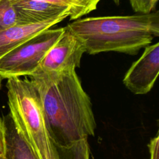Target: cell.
Instances as JSON below:
<instances>
[{
    "mask_svg": "<svg viewBox=\"0 0 159 159\" xmlns=\"http://www.w3.org/2000/svg\"><path fill=\"white\" fill-rule=\"evenodd\" d=\"M55 148L57 159H90L88 139L80 140L65 147L55 145Z\"/></svg>",
    "mask_w": 159,
    "mask_h": 159,
    "instance_id": "obj_11",
    "label": "cell"
},
{
    "mask_svg": "<svg viewBox=\"0 0 159 159\" xmlns=\"http://www.w3.org/2000/svg\"><path fill=\"white\" fill-rule=\"evenodd\" d=\"M6 153V129L3 119L0 116V156L5 157Z\"/></svg>",
    "mask_w": 159,
    "mask_h": 159,
    "instance_id": "obj_15",
    "label": "cell"
},
{
    "mask_svg": "<svg viewBox=\"0 0 159 159\" xmlns=\"http://www.w3.org/2000/svg\"><path fill=\"white\" fill-rule=\"evenodd\" d=\"M16 9L20 24L41 22L64 14H69L67 7L48 3L40 0H10Z\"/></svg>",
    "mask_w": 159,
    "mask_h": 159,
    "instance_id": "obj_8",
    "label": "cell"
},
{
    "mask_svg": "<svg viewBox=\"0 0 159 159\" xmlns=\"http://www.w3.org/2000/svg\"><path fill=\"white\" fill-rule=\"evenodd\" d=\"M90 55L115 52L134 55L159 35V12L91 17L66 25Z\"/></svg>",
    "mask_w": 159,
    "mask_h": 159,
    "instance_id": "obj_2",
    "label": "cell"
},
{
    "mask_svg": "<svg viewBox=\"0 0 159 159\" xmlns=\"http://www.w3.org/2000/svg\"><path fill=\"white\" fill-rule=\"evenodd\" d=\"M158 0H129L132 9L136 13H148L155 9Z\"/></svg>",
    "mask_w": 159,
    "mask_h": 159,
    "instance_id": "obj_13",
    "label": "cell"
},
{
    "mask_svg": "<svg viewBox=\"0 0 159 159\" xmlns=\"http://www.w3.org/2000/svg\"><path fill=\"white\" fill-rule=\"evenodd\" d=\"M159 136L158 134L152 138L148 144L150 159H159Z\"/></svg>",
    "mask_w": 159,
    "mask_h": 159,
    "instance_id": "obj_14",
    "label": "cell"
},
{
    "mask_svg": "<svg viewBox=\"0 0 159 159\" xmlns=\"http://www.w3.org/2000/svg\"><path fill=\"white\" fill-rule=\"evenodd\" d=\"M17 24L19 16L10 0H0V32Z\"/></svg>",
    "mask_w": 159,
    "mask_h": 159,
    "instance_id": "obj_12",
    "label": "cell"
},
{
    "mask_svg": "<svg viewBox=\"0 0 159 159\" xmlns=\"http://www.w3.org/2000/svg\"><path fill=\"white\" fill-rule=\"evenodd\" d=\"M9 114L22 136L38 159H57L45 120L38 89L29 78L7 79Z\"/></svg>",
    "mask_w": 159,
    "mask_h": 159,
    "instance_id": "obj_3",
    "label": "cell"
},
{
    "mask_svg": "<svg viewBox=\"0 0 159 159\" xmlns=\"http://www.w3.org/2000/svg\"><path fill=\"white\" fill-rule=\"evenodd\" d=\"M67 7L70 11V20L80 19L97 9L101 0H40Z\"/></svg>",
    "mask_w": 159,
    "mask_h": 159,
    "instance_id": "obj_10",
    "label": "cell"
},
{
    "mask_svg": "<svg viewBox=\"0 0 159 159\" xmlns=\"http://www.w3.org/2000/svg\"><path fill=\"white\" fill-rule=\"evenodd\" d=\"M3 79H4V78L0 75V88H1V82H2V81Z\"/></svg>",
    "mask_w": 159,
    "mask_h": 159,
    "instance_id": "obj_16",
    "label": "cell"
},
{
    "mask_svg": "<svg viewBox=\"0 0 159 159\" xmlns=\"http://www.w3.org/2000/svg\"><path fill=\"white\" fill-rule=\"evenodd\" d=\"M0 159H6L5 157H2V156H0Z\"/></svg>",
    "mask_w": 159,
    "mask_h": 159,
    "instance_id": "obj_17",
    "label": "cell"
},
{
    "mask_svg": "<svg viewBox=\"0 0 159 159\" xmlns=\"http://www.w3.org/2000/svg\"><path fill=\"white\" fill-rule=\"evenodd\" d=\"M69 14H64L52 19L25 24H17L0 32V58L34 37L63 21Z\"/></svg>",
    "mask_w": 159,
    "mask_h": 159,
    "instance_id": "obj_7",
    "label": "cell"
},
{
    "mask_svg": "<svg viewBox=\"0 0 159 159\" xmlns=\"http://www.w3.org/2000/svg\"><path fill=\"white\" fill-rule=\"evenodd\" d=\"M2 119L6 129V158L38 159L17 130L9 113L4 116Z\"/></svg>",
    "mask_w": 159,
    "mask_h": 159,
    "instance_id": "obj_9",
    "label": "cell"
},
{
    "mask_svg": "<svg viewBox=\"0 0 159 159\" xmlns=\"http://www.w3.org/2000/svg\"><path fill=\"white\" fill-rule=\"evenodd\" d=\"M159 73V43L144 48L140 58L134 61L125 73L123 83L135 94L150 91Z\"/></svg>",
    "mask_w": 159,
    "mask_h": 159,
    "instance_id": "obj_6",
    "label": "cell"
},
{
    "mask_svg": "<svg viewBox=\"0 0 159 159\" xmlns=\"http://www.w3.org/2000/svg\"><path fill=\"white\" fill-rule=\"evenodd\" d=\"M85 52L83 42L65 26L58 40L29 76H48L76 70L80 66L82 56Z\"/></svg>",
    "mask_w": 159,
    "mask_h": 159,
    "instance_id": "obj_5",
    "label": "cell"
},
{
    "mask_svg": "<svg viewBox=\"0 0 159 159\" xmlns=\"http://www.w3.org/2000/svg\"><path fill=\"white\" fill-rule=\"evenodd\" d=\"M64 27L46 29L0 58V75L4 79L29 76L63 34Z\"/></svg>",
    "mask_w": 159,
    "mask_h": 159,
    "instance_id": "obj_4",
    "label": "cell"
},
{
    "mask_svg": "<svg viewBox=\"0 0 159 159\" xmlns=\"http://www.w3.org/2000/svg\"><path fill=\"white\" fill-rule=\"evenodd\" d=\"M29 78L39 93L47 127L55 145L65 147L94 135L91 99L76 70Z\"/></svg>",
    "mask_w": 159,
    "mask_h": 159,
    "instance_id": "obj_1",
    "label": "cell"
}]
</instances>
